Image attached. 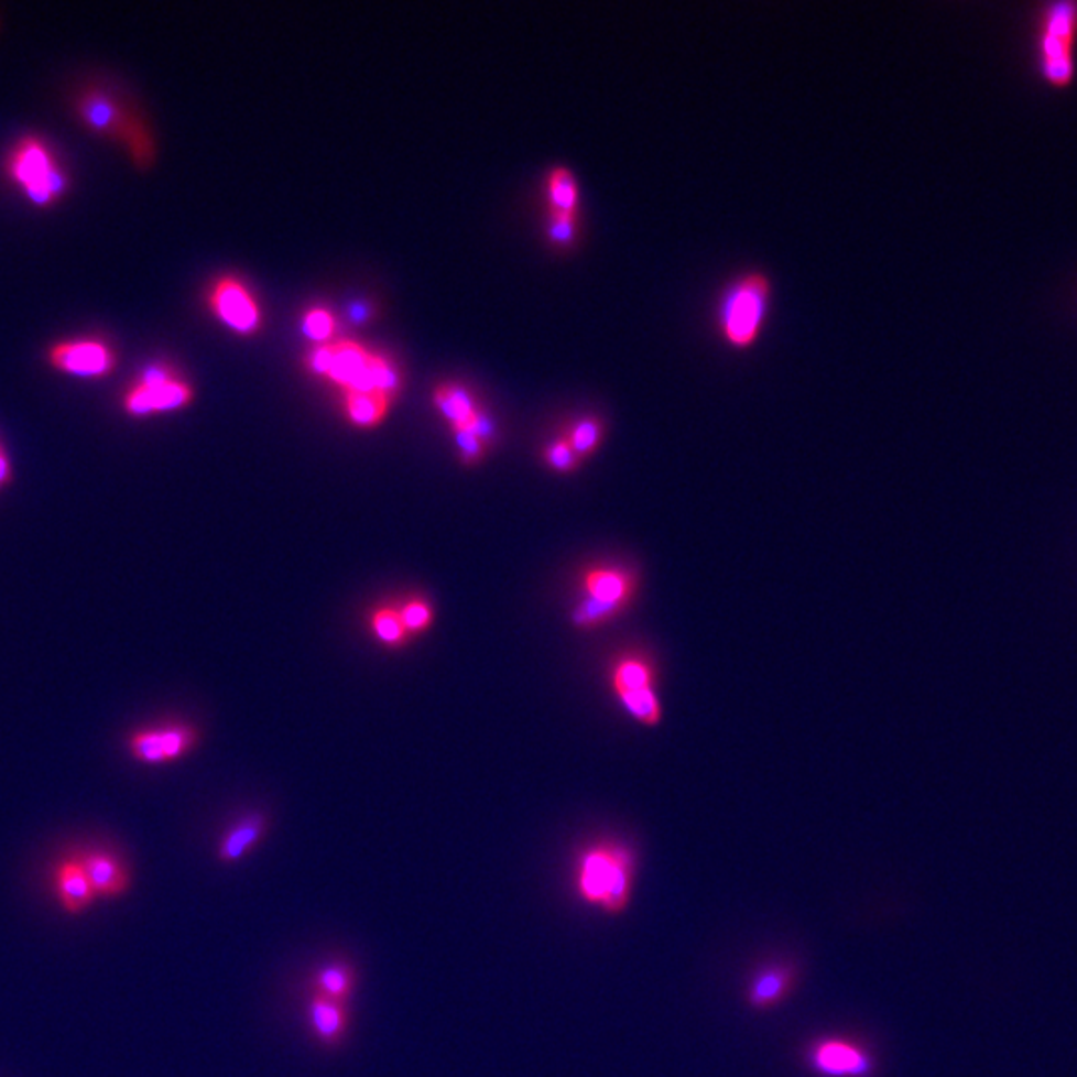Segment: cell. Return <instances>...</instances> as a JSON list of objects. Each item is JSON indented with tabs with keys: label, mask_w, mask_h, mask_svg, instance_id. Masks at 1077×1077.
Segmentation results:
<instances>
[{
	"label": "cell",
	"mask_w": 1077,
	"mask_h": 1077,
	"mask_svg": "<svg viewBox=\"0 0 1077 1077\" xmlns=\"http://www.w3.org/2000/svg\"><path fill=\"white\" fill-rule=\"evenodd\" d=\"M545 461L555 471H559V474H570V471H575L583 464L581 457L570 447L567 439H557V442L547 445V449H545Z\"/></svg>",
	"instance_id": "d4e9b609"
},
{
	"label": "cell",
	"mask_w": 1077,
	"mask_h": 1077,
	"mask_svg": "<svg viewBox=\"0 0 1077 1077\" xmlns=\"http://www.w3.org/2000/svg\"><path fill=\"white\" fill-rule=\"evenodd\" d=\"M393 398L381 391H348L346 413L349 422L358 427H376L390 410Z\"/></svg>",
	"instance_id": "44dd1931"
},
{
	"label": "cell",
	"mask_w": 1077,
	"mask_h": 1077,
	"mask_svg": "<svg viewBox=\"0 0 1077 1077\" xmlns=\"http://www.w3.org/2000/svg\"><path fill=\"white\" fill-rule=\"evenodd\" d=\"M210 307L216 317L238 334H254L262 314L254 296L236 278L218 280L210 292Z\"/></svg>",
	"instance_id": "5bb4252c"
},
{
	"label": "cell",
	"mask_w": 1077,
	"mask_h": 1077,
	"mask_svg": "<svg viewBox=\"0 0 1077 1077\" xmlns=\"http://www.w3.org/2000/svg\"><path fill=\"white\" fill-rule=\"evenodd\" d=\"M798 983V968L794 961H764L754 968L744 983V1002L752 1012H772L791 998Z\"/></svg>",
	"instance_id": "7c38bea8"
},
{
	"label": "cell",
	"mask_w": 1077,
	"mask_h": 1077,
	"mask_svg": "<svg viewBox=\"0 0 1077 1077\" xmlns=\"http://www.w3.org/2000/svg\"><path fill=\"white\" fill-rule=\"evenodd\" d=\"M7 174L39 208L53 206L68 192L66 172L41 138L26 137L17 142L7 160Z\"/></svg>",
	"instance_id": "52a82bcc"
},
{
	"label": "cell",
	"mask_w": 1077,
	"mask_h": 1077,
	"mask_svg": "<svg viewBox=\"0 0 1077 1077\" xmlns=\"http://www.w3.org/2000/svg\"><path fill=\"white\" fill-rule=\"evenodd\" d=\"M11 461H9V455L4 452V447L0 444V491L2 487L7 486L11 481Z\"/></svg>",
	"instance_id": "f546056e"
},
{
	"label": "cell",
	"mask_w": 1077,
	"mask_h": 1077,
	"mask_svg": "<svg viewBox=\"0 0 1077 1077\" xmlns=\"http://www.w3.org/2000/svg\"><path fill=\"white\" fill-rule=\"evenodd\" d=\"M54 890L68 914H80L95 902V890L76 856L63 860L54 870Z\"/></svg>",
	"instance_id": "2e32d148"
},
{
	"label": "cell",
	"mask_w": 1077,
	"mask_h": 1077,
	"mask_svg": "<svg viewBox=\"0 0 1077 1077\" xmlns=\"http://www.w3.org/2000/svg\"><path fill=\"white\" fill-rule=\"evenodd\" d=\"M614 697L629 717L643 727H656L663 718V705L656 690V671L649 659L624 655L611 673Z\"/></svg>",
	"instance_id": "30bf717a"
},
{
	"label": "cell",
	"mask_w": 1077,
	"mask_h": 1077,
	"mask_svg": "<svg viewBox=\"0 0 1077 1077\" xmlns=\"http://www.w3.org/2000/svg\"><path fill=\"white\" fill-rule=\"evenodd\" d=\"M309 368L348 391H381L393 398L400 390V371L381 356L353 341H339L309 356Z\"/></svg>",
	"instance_id": "3957f363"
},
{
	"label": "cell",
	"mask_w": 1077,
	"mask_h": 1077,
	"mask_svg": "<svg viewBox=\"0 0 1077 1077\" xmlns=\"http://www.w3.org/2000/svg\"><path fill=\"white\" fill-rule=\"evenodd\" d=\"M196 742V732L186 725H164L138 730L128 739L132 759L142 764H166L178 761Z\"/></svg>",
	"instance_id": "4fadbf2b"
},
{
	"label": "cell",
	"mask_w": 1077,
	"mask_h": 1077,
	"mask_svg": "<svg viewBox=\"0 0 1077 1077\" xmlns=\"http://www.w3.org/2000/svg\"><path fill=\"white\" fill-rule=\"evenodd\" d=\"M771 278L762 272L737 275L718 297L717 329L732 349H750L762 336L771 312Z\"/></svg>",
	"instance_id": "7a4b0ae2"
},
{
	"label": "cell",
	"mask_w": 1077,
	"mask_h": 1077,
	"mask_svg": "<svg viewBox=\"0 0 1077 1077\" xmlns=\"http://www.w3.org/2000/svg\"><path fill=\"white\" fill-rule=\"evenodd\" d=\"M455 435H457V444H459V449H461L467 464H474L477 459H481V455L486 452V437L483 435L477 434L474 429H461V432H455Z\"/></svg>",
	"instance_id": "f1b7e54d"
},
{
	"label": "cell",
	"mask_w": 1077,
	"mask_h": 1077,
	"mask_svg": "<svg viewBox=\"0 0 1077 1077\" xmlns=\"http://www.w3.org/2000/svg\"><path fill=\"white\" fill-rule=\"evenodd\" d=\"M76 858L85 868L96 898L122 896L130 888V872L117 855L108 850H85Z\"/></svg>",
	"instance_id": "9a60e30c"
},
{
	"label": "cell",
	"mask_w": 1077,
	"mask_h": 1077,
	"mask_svg": "<svg viewBox=\"0 0 1077 1077\" xmlns=\"http://www.w3.org/2000/svg\"><path fill=\"white\" fill-rule=\"evenodd\" d=\"M348 1005L314 993L309 1002V1025L317 1040L326 1046H336L348 1032Z\"/></svg>",
	"instance_id": "ac0fdd59"
},
{
	"label": "cell",
	"mask_w": 1077,
	"mask_h": 1077,
	"mask_svg": "<svg viewBox=\"0 0 1077 1077\" xmlns=\"http://www.w3.org/2000/svg\"><path fill=\"white\" fill-rule=\"evenodd\" d=\"M75 108L88 130L98 137L122 142L140 168H146L154 160V142L149 128L117 96L90 88L76 98Z\"/></svg>",
	"instance_id": "5b68a950"
},
{
	"label": "cell",
	"mask_w": 1077,
	"mask_h": 1077,
	"mask_svg": "<svg viewBox=\"0 0 1077 1077\" xmlns=\"http://www.w3.org/2000/svg\"><path fill=\"white\" fill-rule=\"evenodd\" d=\"M400 614H402L403 627L407 633H420L423 629H427L434 619L429 605L423 601L405 602Z\"/></svg>",
	"instance_id": "4316f807"
},
{
	"label": "cell",
	"mask_w": 1077,
	"mask_h": 1077,
	"mask_svg": "<svg viewBox=\"0 0 1077 1077\" xmlns=\"http://www.w3.org/2000/svg\"><path fill=\"white\" fill-rule=\"evenodd\" d=\"M264 833L265 818L262 814H252L240 823L233 824L218 845V860L226 862V864L238 862L260 842Z\"/></svg>",
	"instance_id": "d6986e66"
},
{
	"label": "cell",
	"mask_w": 1077,
	"mask_h": 1077,
	"mask_svg": "<svg viewBox=\"0 0 1077 1077\" xmlns=\"http://www.w3.org/2000/svg\"><path fill=\"white\" fill-rule=\"evenodd\" d=\"M353 988H356V973L351 970V966L344 961H331L322 966L312 978L314 993L336 1002H348Z\"/></svg>",
	"instance_id": "ffe728a7"
},
{
	"label": "cell",
	"mask_w": 1077,
	"mask_h": 1077,
	"mask_svg": "<svg viewBox=\"0 0 1077 1077\" xmlns=\"http://www.w3.org/2000/svg\"><path fill=\"white\" fill-rule=\"evenodd\" d=\"M551 242L557 246H573L577 240V218L575 216H551Z\"/></svg>",
	"instance_id": "83f0119b"
},
{
	"label": "cell",
	"mask_w": 1077,
	"mask_h": 1077,
	"mask_svg": "<svg viewBox=\"0 0 1077 1077\" xmlns=\"http://www.w3.org/2000/svg\"><path fill=\"white\" fill-rule=\"evenodd\" d=\"M639 591V577L623 565L592 567L583 577V599L573 611V623L581 629H595L611 623L633 602Z\"/></svg>",
	"instance_id": "8992f818"
},
{
	"label": "cell",
	"mask_w": 1077,
	"mask_h": 1077,
	"mask_svg": "<svg viewBox=\"0 0 1077 1077\" xmlns=\"http://www.w3.org/2000/svg\"><path fill=\"white\" fill-rule=\"evenodd\" d=\"M435 403L445 417L449 420V423L454 425L455 432L474 429L483 437L489 434V425L483 422L481 413L476 410V403L464 388H457V385L437 388L435 390Z\"/></svg>",
	"instance_id": "e0dca14e"
},
{
	"label": "cell",
	"mask_w": 1077,
	"mask_h": 1077,
	"mask_svg": "<svg viewBox=\"0 0 1077 1077\" xmlns=\"http://www.w3.org/2000/svg\"><path fill=\"white\" fill-rule=\"evenodd\" d=\"M565 439L581 459H587L601 447L605 439V425L597 417H581L579 422L570 425L569 435Z\"/></svg>",
	"instance_id": "603a6c76"
},
{
	"label": "cell",
	"mask_w": 1077,
	"mask_h": 1077,
	"mask_svg": "<svg viewBox=\"0 0 1077 1077\" xmlns=\"http://www.w3.org/2000/svg\"><path fill=\"white\" fill-rule=\"evenodd\" d=\"M1077 0H1052L1037 12V68L1047 85L1076 78Z\"/></svg>",
	"instance_id": "277c9868"
},
{
	"label": "cell",
	"mask_w": 1077,
	"mask_h": 1077,
	"mask_svg": "<svg viewBox=\"0 0 1077 1077\" xmlns=\"http://www.w3.org/2000/svg\"><path fill=\"white\" fill-rule=\"evenodd\" d=\"M51 368L73 378L100 380L117 370V351L102 339L58 341L46 353Z\"/></svg>",
	"instance_id": "8fae6325"
},
{
	"label": "cell",
	"mask_w": 1077,
	"mask_h": 1077,
	"mask_svg": "<svg viewBox=\"0 0 1077 1077\" xmlns=\"http://www.w3.org/2000/svg\"><path fill=\"white\" fill-rule=\"evenodd\" d=\"M550 188L551 216H575L579 208V186L573 172L557 166L550 172L547 180Z\"/></svg>",
	"instance_id": "7402d4cb"
},
{
	"label": "cell",
	"mask_w": 1077,
	"mask_h": 1077,
	"mask_svg": "<svg viewBox=\"0 0 1077 1077\" xmlns=\"http://www.w3.org/2000/svg\"><path fill=\"white\" fill-rule=\"evenodd\" d=\"M373 631L378 639L385 644H402L407 637V631L403 627L402 614L393 609H381L373 614Z\"/></svg>",
	"instance_id": "cb8c5ba5"
},
{
	"label": "cell",
	"mask_w": 1077,
	"mask_h": 1077,
	"mask_svg": "<svg viewBox=\"0 0 1077 1077\" xmlns=\"http://www.w3.org/2000/svg\"><path fill=\"white\" fill-rule=\"evenodd\" d=\"M806 1069L816 1077H877L874 1052L850 1035L813 1037L803 1052Z\"/></svg>",
	"instance_id": "9c48e42d"
},
{
	"label": "cell",
	"mask_w": 1077,
	"mask_h": 1077,
	"mask_svg": "<svg viewBox=\"0 0 1077 1077\" xmlns=\"http://www.w3.org/2000/svg\"><path fill=\"white\" fill-rule=\"evenodd\" d=\"M641 858L633 845L601 838L585 846L573 867V890L585 906L623 916L633 902Z\"/></svg>",
	"instance_id": "6da1fadb"
},
{
	"label": "cell",
	"mask_w": 1077,
	"mask_h": 1077,
	"mask_svg": "<svg viewBox=\"0 0 1077 1077\" xmlns=\"http://www.w3.org/2000/svg\"><path fill=\"white\" fill-rule=\"evenodd\" d=\"M304 334L314 341H328L336 331V319L324 307H314L304 316Z\"/></svg>",
	"instance_id": "484cf974"
},
{
	"label": "cell",
	"mask_w": 1077,
	"mask_h": 1077,
	"mask_svg": "<svg viewBox=\"0 0 1077 1077\" xmlns=\"http://www.w3.org/2000/svg\"><path fill=\"white\" fill-rule=\"evenodd\" d=\"M194 400V390L166 363H150L122 398V410L130 417L178 412Z\"/></svg>",
	"instance_id": "ba28073f"
}]
</instances>
